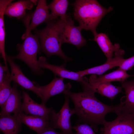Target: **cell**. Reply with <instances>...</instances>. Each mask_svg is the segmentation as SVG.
<instances>
[{"mask_svg":"<svg viewBox=\"0 0 134 134\" xmlns=\"http://www.w3.org/2000/svg\"><path fill=\"white\" fill-rule=\"evenodd\" d=\"M91 87L90 85L83 87L84 91L82 92L75 93L69 90L64 94L73 103V109L79 123L89 125L97 132L98 126L104 125L107 121L105 119L106 115L110 112L116 114L123 103L121 99L120 103L116 105H109L102 102L96 98L95 92Z\"/></svg>","mask_w":134,"mask_h":134,"instance_id":"1","label":"cell"},{"mask_svg":"<svg viewBox=\"0 0 134 134\" xmlns=\"http://www.w3.org/2000/svg\"><path fill=\"white\" fill-rule=\"evenodd\" d=\"M74 7L73 16L79 22L81 29L90 30L93 34L101 20L113 8H106L96 0H76L72 3Z\"/></svg>","mask_w":134,"mask_h":134,"instance_id":"2","label":"cell"},{"mask_svg":"<svg viewBox=\"0 0 134 134\" xmlns=\"http://www.w3.org/2000/svg\"><path fill=\"white\" fill-rule=\"evenodd\" d=\"M46 27L36 32V35L39 38L40 48L48 56L57 55L61 57L66 62L71 59L67 56L61 48V41L55 20L47 22Z\"/></svg>","mask_w":134,"mask_h":134,"instance_id":"3","label":"cell"},{"mask_svg":"<svg viewBox=\"0 0 134 134\" xmlns=\"http://www.w3.org/2000/svg\"><path fill=\"white\" fill-rule=\"evenodd\" d=\"M22 44L17 46L18 54L14 56H9L13 60H21L26 63L31 69L33 72L38 75L43 73L42 70L39 67L37 56L40 48L38 37L33 35L31 32L26 37Z\"/></svg>","mask_w":134,"mask_h":134,"instance_id":"4","label":"cell"},{"mask_svg":"<svg viewBox=\"0 0 134 134\" xmlns=\"http://www.w3.org/2000/svg\"><path fill=\"white\" fill-rule=\"evenodd\" d=\"M55 20L62 44L65 43L70 44L78 49L86 44L87 40L82 34L81 29L79 26L74 25L69 15L65 19L57 18Z\"/></svg>","mask_w":134,"mask_h":134,"instance_id":"5","label":"cell"},{"mask_svg":"<svg viewBox=\"0 0 134 134\" xmlns=\"http://www.w3.org/2000/svg\"><path fill=\"white\" fill-rule=\"evenodd\" d=\"M113 121L103 125L102 134H134V115L119 112Z\"/></svg>","mask_w":134,"mask_h":134,"instance_id":"6","label":"cell"},{"mask_svg":"<svg viewBox=\"0 0 134 134\" xmlns=\"http://www.w3.org/2000/svg\"><path fill=\"white\" fill-rule=\"evenodd\" d=\"M69 98L65 97L64 103L58 113L54 110L50 116L49 121L51 127L53 129H59L64 134H75L72 131V127L70 122L71 116L74 114L73 109L69 105Z\"/></svg>","mask_w":134,"mask_h":134,"instance_id":"7","label":"cell"},{"mask_svg":"<svg viewBox=\"0 0 134 134\" xmlns=\"http://www.w3.org/2000/svg\"><path fill=\"white\" fill-rule=\"evenodd\" d=\"M21 110L26 114L42 118L49 120L51 114L54 110L52 107L48 108L45 104H38L33 100L27 92L22 89Z\"/></svg>","mask_w":134,"mask_h":134,"instance_id":"8","label":"cell"},{"mask_svg":"<svg viewBox=\"0 0 134 134\" xmlns=\"http://www.w3.org/2000/svg\"><path fill=\"white\" fill-rule=\"evenodd\" d=\"M64 79L63 78L55 76L51 82L46 85L40 86L36 84L39 88L42 103L45 104L52 97L61 93L64 94L66 91L70 90L71 85L69 83H64Z\"/></svg>","mask_w":134,"mask_h":134,"instance_id":"9","label":"cell"},{"mask_svg":"<svg viewBox=\"0 0 134 134\" xmlns=\"http://www.w3.org/2000/svg\"><path fill=\"white\" fill-rule=\"evenodd\" d=\"M38 62L40 68H45L50 70L53 72L55 76L79 82L82 86L88 81L86 78L82 76L78 71L75 72L66 69L64 65L58 66L49 63L43 56L40 57Z\"/></svg>","mask_w":134,"mask_h":134,"instance_id":"10","label":"cell"},{"mask_svg":"<svg viewBox=\"0 0 134 134\" xmlns=\"http://www.w3.org/2000/svg\"><path fill=\"white\" fill-rule=\"evenodd\" d=\"M6 60L11 68V73L10 77V81H13L23 87L32 91L40 98L39 89L36 84H34L24 75L20 66L16 65L9 56H6Z\"/></svg>","mask_w":134,"mask_h":134,"instance_id":"11","label":"cell"},{"mask_svg":"<svg viewBox=\"0 0 134 134\" xmlns=\"http://www.w3.org/2000/svg\"><path fill=\"white\" fill-rule=\"evenodd\" d=\"M37 3L36 9L32 14L31 23L26 27V31L22 36V39H24L31 31L37 26L50 21V14L46 0H38Z\"/></svg>","mask_w":134,"mask_h":134,"instance_id":"12","label":"cell"},{"mask_svg":"<svg viewBox=\"0 0 134 134\" xmlns=\"http://www.w3.org/2000/svg\"><path fill=\"white\" fill-rule=\"evenodd\" d=\"M124 51L119 49L114 53V57L110 62L98 66L78 71L82 76L89 74L101 75L107 70L113 67H119L123 62Z\"/></svg>","mask_w":134,"mask_h":134,"instance_id":"13","label":"cell"},{"mask_svg":"<svg viewBox=\"0 0 134 134\" xmlns=\"http://www.w3.org/2000/svg\"><path fill=\"white\" fill-rule=\"evenodd\" d=\"M17 87V85L14 83L12 92L4 104L1 107L0 116L8 115L12 113L16 114L22 111L21 102L22 97Z\"/></svg>","mask_w":134,"mask_h":134,"instance_id":"14","label":"cell"},{"mask_svg":"<svg viewBox=\"0 0 134 134\" xmlns=\"http://www.w3.org/2000/svg\"><path fill=\"white\" fill-rule=\"evenodd\" d=\"M15 115L22 123H23L38 134L51 127L49 120L33 115H28L21 112Z\"/></svg>","mask_w":134,"mask_h":134,"instance_id":"15","label":"cell"},{"mask_svg":"<svg viewBox=\"0 0 134 134\" xmlns=\"http://www.w3.org/2000/svg\"><path fill=\"white\" fill-rule=\"evenodd\" d=\"M93 34L94 38L90 40L96 41L106 56V62L110 61L113 58V53L120 49V45L118 43L113 45L107 34L101 33H98L97 32Z\"/></svg>","mask_w":134,"mask_h":134,"instance_id":"16","label":"cell"},{"mask_svg":"<svg viewBox=\"0 0 134 134\" xmlns=\"http://www.w3.org/2000/svg\"><path fill=\"white\" fill-rule=\"evenodd\" d=\"M37 0H20L9 4L6 7L4 14L10 17L21 19L25 15L27 9H31Z\"/></svg>","mask_w":134,"mask_h":134,"instance_id":"17","label":"cell"},{"mask_svg":"<svg viewBox=\"0 0 134 134\" xmlns=\"http://www.w3.org/2000/svg\"><path fill=\"white\" fill-rule=\"evenodd\" d=\"M125 96L123 105L119 112L134 115V80H126L120 82Z\"/></svg>","mask_w":134,"mask_h":134,"instance_id":"18","label":"cell"},{"mask_svg":"<svg viewBox=\"0 0 134 134\" xmlns=\"http://www.w3.org/2000/svg\"><path fill=\"white\" fill-rule=\"evenodd\" d=\"M133 76H134V75H129L126 71L118 69L112 72L104 75H100L98 77L95 74H93L90 77L88 81L90 83H99L115 81L121 82Z\"/></svg>","mask_w":134,"mask_h":134,"instance_id":"19","label":"cell"},{"mask_svg":"<svg viewBox=\"0 0 134 134\" xmlns=\"http://www.w3.org/2000/svg\"><path fill=\"white\" fill-rule=\"evenodd\" d=\"M22 123L15 115L0 116V130L4 134H18Z\"/></svg>","mask_w":134,"mask_h":134,"instance_id":"20","label":"cell"},{"mask_svg":"<svg viewBox=\"0 0 134 134\" xmlns=\"http://www.w3.org/2000/svg\"><path fill=\"white\" fill-rule=\"evenodd\" d=\"M90 83L95 93L107 97L111 100L119 93L123 92L121 86H114L109 82Z\"/></svg>","mask_w":134,"mask_h":134,"instance_id":"21","label":"cell"},{"mask_svg":"<svg viewBox=\"0 0 134 134\" xmlns=\"http://www.w3.org/2000/svg\"><path fill=\"white\" fill-rule=\"evenodd\" d=\"M13 1L12 0H0V52L1 57L3 59L5 65L7 67L6 55L5 51V33L4 21L5 10L8 5Z\"/></svg>","mask_w":134,"mask_h":134,"instance_id":"22","label":"cell"},{"mask_svg":"<svg viewBox=\"0 0 134 134\" xmlns=\"http://www.w3.org/2000/svg\"><path fill=\"white\" fill-rule=\"evenodd\" d=\"M68 1L67 0H54L48 5L49 9L51 11L50 14V21L55 20L58 16L65 19L69 15L66 14Z\"/></svg>","mask_w":134,"mask_h":134,"instance_id":"23","label":"cell"},{"mask_svg":"<svg viewBox=\"0 0 134 134\" xmlns=\"http://www.w3.org/2000/svg\"><path fill=\"white\" fill-rule=\"evenodd\" d=\"M10 74L9 71L5 73L2 82L0 83V105L2 107L12 92V87L10 85Z\"/></svg>","mask_w":134,"mask_h":134,"instance_id":"24","label":"cell"},{"mask_svg":"<svg viewBox=\"0 0 134 134\" xmlns=\"http://www.w3.org/2000/svg\"><path fill=\"white\" fill-rule=\"evenodd\" d=\"M72 128L76 131L75 134H96L90 126L87 124L78 123Z\"/></svg>","mask_w":134,"mask_h":134,"instance_id":"25","label":"cell"},{"mask_svg":"<svg viewBox=\"0 0 134 134\" xmlns=\"http://www.w3.org/2000/svg\"><path fill=\"white\" fill-rule=\"evenodd\" d=\"M134 66V56L125 59L118 69L125 71L131 69Z\"/></svg>","mask_w":134,"mask_h":134,"instance_id":"26","label":"cell"},{"mask_svg":"<svg viewBox=\"0 0 134 134\" xmlns=\"http://www.w3.org/2000/svg\"><path fill=\"white\" fill-rule=\"evenodd\" d=\"M8 68L5 66L2 65V64L0 63V83L2 81L5 72L8 71Z\"/></svg>","mask_w":134,"mask_h":134,"instance_id":"27","label":"cell"},{"mask_svg":"<svg viewBox=\"0 0 134 134\" xmlns=\"http://www.w3.org/2000/svg\"><path fill=\"white\" fill-rule=\"evenodd\" d=\"M38 134H64L61 132H58L55 131L51 127L49 128Z\"/></svg>","mask_w":134,"mask_h":134,"instance_id":"28","label":"cell"}]
</instances>
